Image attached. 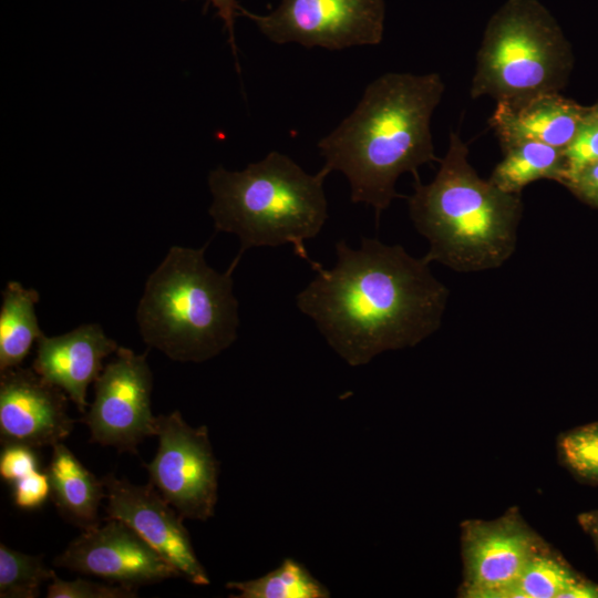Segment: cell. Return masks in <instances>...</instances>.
<instances>
[{
  "label": "cell",
  "mask_w": 598,
  "mask_h": 598,
  "mask_svg": "<svg viewBox=\"0 0 598 598\" xmlns=\"http://www.w3.org/2000/svg\"><path fill=\"white\" fill-rule=\"evenodd\" d=\"M333 268L313 269L297 307L349 365L414 347L441 327L450 291L425 257L365 237L358 249L339 240Z\"/></svg>",
  "instance_id": "1"
},
{
  "label": "cell",
  "mask_w": 598,
  "mask_h": 598,
  "mask_svg": "<svg viewBox=\"0 0 598 598\" xmlns=\"http://www.w3.org/2000/svg\"><path fill=\"white\" fill-rule=\"evenodd\" d=\"M445 85L439 73L389 72L365 87L355 109L318 142L328 173L344 174L352 203H364L379 218L400 195L403 173L417 177L434 152L431 117Z\"/></svg>",
  "instance_id": "2"
},
{
  "label": "cell",
  "mask_w": 598,
  "mask_h": 598,
  "mask_svg": "<svg viewBox=\"0 0 598 598\" xmlns=\"http://www.w3.org/2000/svg\"><path fill=\"white\" fill-rule=\"evenodd\" d=\"M408 205L415 229L429 241L430 262L477 272L502 266L515 251L522 196L481 178L455 132L434 179L422 184L415 177Z\"/></svg>",
  "instance_id": "3"
},
{
  "label": "cell",
  "mask_w": 598,
  "mask_h": 598,
  "mask_svg": "<svg viewBox=\"0 0 598 598\" xmlns=\"http://www.w3.org/2000/svg\"><path fill=\"white\" fill-rule=\"evenodd\" d=\"M321 168L307 173L289 156L272 151L244 171L219 166L208 175L213 195L209 215L216 231L235 234L240 240L239 261L251 247L291 244L297 256L312 261L305 241L315 238L328 219Z\"/></svg>",
  "instance_id": "4"
},
{
  "label": "cell",
  "mask_w": 598,
  "mask_h": 598,
  "mask_svg": "<svg viewBox=\"0 0 598 598\" xmlns=\"http://www.w3.org/2000/svg\"><path fill=\"white\" fill-rule=\"evenodd\" d=\"M202 248L173 246L145 282L136 321L146 344L171 360L204 362L230 347L239 326L231 278L213 269Z\"/></svg>",
  "instance_id": "5"
},
{
  "label": "cell",
  "mask_w": 598,
  "mask_h": 598,
  "mask_svg": "<svg viewBox=\"0 0 598 598\" xmlns=\"http://www.w3.org/2000/svg\"><path fill=\"white\" fill-rule=\"evenodd\" d=\"M571 68L570 48L537 0H507L488 20L470 94L520 102L558 92Z\"/></svg>",
  "instance_id": "6"
},
{
  "label": "cell",
  "mask_w": 598,
  "mask_h": 598,
  "mask_svg": "<svg viewBox=\"0 0 598 598\" xmlns=\"http://www.w3.org/2000/svg\"><path fill=\"white\" fill-rule=\"evenodd\" d=\"M158 447L144 464L150 483L187 519L207 520L218 499V462L208 429L192 426L178 411L155 417Z\"/></svg>",
  "instance_id": "7"
},
{
  "label": "cell",
  "mask_w": 598,
  "mask_h": 598,
  "mask_svg": "<svg viewBox=\"0 0 598 598\" xmlns=\"http://www.w3.org/2000/svg\"><path fill=\"white\" fill-rule=\"evenodd\" d=\"M239 14L252 20L271 42L343 50L381 43L385 1L281 0L268 14L252 13L241 7Z\"/></svg>",
  "instance_id": "8"
},
{
  "label": "cell",
  "mask_w": 598,
  "mask_h": 598,
  "mask_svg": "<svg viewBox=\"0 0 598 598\" xmlns=\"http://www.w3.org/2000/svg\"><path fill=\"white\" fill-rule=\"evenodd\" d=\"M153 374L147 352L118 347L94 382V400L84 413L91 440L118 452L137 454V446L155 435L151 394Z\"/></svg>",
  "instance_id": "9"
},
{
  "label": "cell",
  "mask_w": 598,
  "mask_h": 598,
  "mask_svg": "<svg viewBox=\"0 0 598 598\" xmlns=\"http://www.w3.org/2000/svg\"><path fill=\"white\" fill-rule=\"evenodd\" d=\"M546 545L516 508L496 519L463 522L460 596L497 598Z\"/></svg>",
  "instance_id": "10"
},
{
  "label": "cell",
  "mask_w": 598,
  "mask_h": 598,
  "mask_svg": "<svg viewBox=\"0 0 598 598\" xmlns=\"http://www.w3.org/2000/svg\"><path fill=\"white\" fill-rule=\"evenodd\" d=\"M102 480L107 499L105 518L118 519L131 527L187 581L197 586L210 584L184 518L151 483L136 485L113 473Z\"/></svg>",
  "instance_id": "11"
},
{
  "label": "cell",
  "mask_w": 598,
  "mask_h": 598,
  "mask_svg": "<svg viewBox=\"0 0 598 598\" xmlns=\"http://www.w3.org/2000/svg\"><path fill=\"white\" fill-rule=\"evenodd\" d=\"M82 530L54 558V565L136 588L181 577L126 524L115 518Z\"/></svg>",
  "instance_id": "12"
},
{
  "label": "cell",
  "mask_w": 598,
  "mask_h": 598,
  "mask_svg": "<svg viewBox=\"0 0 598 598\" xmlns=\"http://www.w3.org/2000/svg\"><path fill=\"white\" fill-rule=\"evenodd\" d=\"M69 396L32 368L0 372L1 445L22 444L33 448L63 442L73 431Z\"/></svg>",
  "instance_id": "13"
},
{
  "label": "cell",
  "mask_w": 598,
  "mask_h": 598,
  "mask_svg": "<svg viewBox=\"0 0 598 598\" xmlns=\"http://www.w3.org/2000/svg\"><path fill=\"white\" fill-rule=\"evenodd\" d=\"M118 349L97 323L80 327L54 337L41 334L37 341L32 369L60 388L85 413L86 392L103 370V360Z\"/></svg>",
  "instance_id": "14"
},
{
  "label": "cell",
  "mask_w": 598,
  "mask_h": 598,
  "mask_svg": "<svg viewBox=\"0 0 598 598\" xmlns=\"http://www.w3.org/2000/svg\"><path fill=\"white\" fill-rule=\"evenodd\" d=\"M586 114L587 107L554 92L515 103L497 102L488 124L502 146L536 141L564 150Z\"/></svg>",
  "instance_id": "15"
},
{
  "label": "cell",
  "mask_w": 598,
  "mask_h": 598,
  "mask_svg": "<svg viewBox=\"0 0 598 598\" xmlns=\"http://www.w3.org/2000/svg\"><path fill=\"white\" fill-rule=\"evenodd\" d=\"M45 472L50 497L60 515L82 530L99 526V507L106 496L103 480L91 473L63 442L52 446Z\"/></svg>",
  "instance_id": "16"
},
{
  "label": "cell",
  "mask_w": 598,
  "mask_h": 598,
  "mask_svg": "<svg viewBox=\"0 0 598 598\" xmlns=\"http://www.w3.org/2000/svg\"><path fill=\"white\" fill-rule=\"evenodd\" d=\"M503 159L495 166L489 182L506 193L520 194L538 179L564 184L566 159L563 148L536 142L519 141L502 146Z\"/></svg>",
  "instance_id": "17"
},
{
  "label": "cell",
  "mask_w": 598,
  "mask_h": 598,
  "mask_svg": "<svg viewBox=\"0 0 598 598\" xmlns=\"http://www.w3.org/2000/svg\"><path fill=\"white\" fill-rule=\"evenodd\" d=\"M35 289L10 281L2 290L0 309V372L18 368L43 333L35 315Z\"/></svg>",
  "instance_id": "18"
},
{
  "label": "cell",
  "mask_w": 598,
  "mask_h": 598,
  "mask_svg": "<svg viewBox=\"0 0 598 598\" xmlns=\"http://www.w3.org/2000/svg\"><path fill=\"white\" fill-rule=\"evenodd\" d=\"M234 598H328L330 591L301 563L286 558L274 570L255 579L229 581Z\"/></svg>",
  "instance_id": "19"
},
{
  "label": "cell",
  "mask_w": 598,
  "mask_h": 598,
  "mask_svg": "<svg viewBox=\"0 0 598 598\" xmlns=\"http://www.w3.org/2000/svg\"><path fill=\"white\" fill-rule=\"evenodd\" d=\"M579 578L580 576L546 545L497 598H563Z\"/></svg>",
  "instance_id": "20"
},
{
  "label": "cell",
  "mask_w": 598,
  "mask_h": 598,
  "mask_svg": "<svg viewBox=\"0 0 598 598\" xmlns=\"http://www.w3.org/2000/svg\"><path fill=\"white\" fill-rule=\"evenodd\" d=\"M53 573L44 565L42 556L28 555L0 544L1 598H35Z\"/></svg>",
  "instance_id": "21"
},
{
  "label": "cell",
  "mask_w": 598,
  "mask_h": 598,
  "mask_svg": "<svg viewBox=\"0 0 598 598\" xmlns=\"http://www.w3.org/2000/svg\"><path fill=\"white\" fill-rule=\"evenodd\" d=\"M558 452L561 462L576 476L598 484V422L563 434Z\"/></svg>",
  "instance_id": "22"
},
{
  "label": "cell",
  "mask_w": 598,
  "mask_h": 598,
  "mask_svg": "<svg viewBox=\"0 0 598 598\" xmlns=\"http://www.w3.org/2000/svg\"><path fill=\"white\" fill-rule=\"evenodd\" d=\"M137 588L120 584H102L78 578L63 580L53 573L47 588L48 598H135Z\"/></svg>",
  "instance_id": "23"
},
{
  "label": "cell",
  "mask_w": 598,
  "mask_h": 598,
  "mask_svg": "<svg viewBox=\"0 0 598 598\" xmlns=\"http://www.w3.org/2000/svg\"><path fill=\"white\" fill-rule=\"evenodd\" d=\"M566 179H573L588 165L598 162V123L585 117L575 136L564 148Z\"/></svg>",
  "instance_id": "24"
},
{
  "label": "cell",
  "mask_w": 598,
  "mask_h": 598,
  "mask_svg": "<svg viewBox=\"0 0 598 598\" xmlns=\"http://www.w3.org/2000/svg\"><path fill=\"white\" fill-rule=\"evenodd\" d=\"M35 448L22 444L3 445L0 454L1 478L10 484L39 470Z\"/></svg>",
  "instance_id": "25"
},
{
  "label": "cell",
  "mask_w": 598,
  "mask_h": 598,
  "mask_svg": "<svg viewBox=\"0 0 598 598\" xmlns=\"http://www.w3.org/2000/svg\"><path fill=\"white\" fill-rule=\"evenodd\" d=\"M11 485L13 504L20 509H38L51 496L49 476L39 470Z\"/></svg>",
  "instance_id": "26"
},
{
  "label": "cell",
  "mask_w": 598,
  "mask_h": 598,
  "mask_svg": "<svg viewBox=\"0 0 598 598\" xmlns=\"http://www.w3.org/2000/svg\"><path fill=\"white\" fill-rule=\"evenodd\" d=\"M581 200L598 207V162H595L565 184Z\"/></svg>",
  "instance_id": "27"
},
{
  "label": "cell",
  "mask_w": 598,
  "mask_h": 598,
  "mask_svg": "<svg viewBox=\"0 0 598 598\" xmlns=\"http://www.w3.org/2000/svg\"><path fill=\"white\" fill-rule=\"evenodd\" d=\"M216 10L217 14L221 18L225 24V29L228 32L229 43L236 54V43L234 33L235 17L239 14L240 6L237 0H207Z\"/></svg>",
  "instance_id": "28"
},
{
  "label": "cell",
  "mask_w": 598,
  "mask_h": 598,
  "mask_svg": "<svg viewBox=\"0 0 598 598\" xmlns=\"http://www.w3.org/2000/svg\"><path fill=\"white\" fill-rule=\"evenodd\" d=\"M582 529L590 535L598 549V511L582 513L578 516Z\"/></svg>",
  "instance_id": "29"
},
{
  "label": "cell",
  "mask_w": 598,
  "mask_h": 598,
  "mask_svg": "<svg viewBox=\"0 0 598 598\" xmlns=\"http://www.w3.org/2000/svg\"><path fill=\"white\" fill-rule=\"evenodd\" d=\"M586 118L598 123V103L591 107H587Z\"/></svg>",
  "instance_id": "30"
}]
</instances>
